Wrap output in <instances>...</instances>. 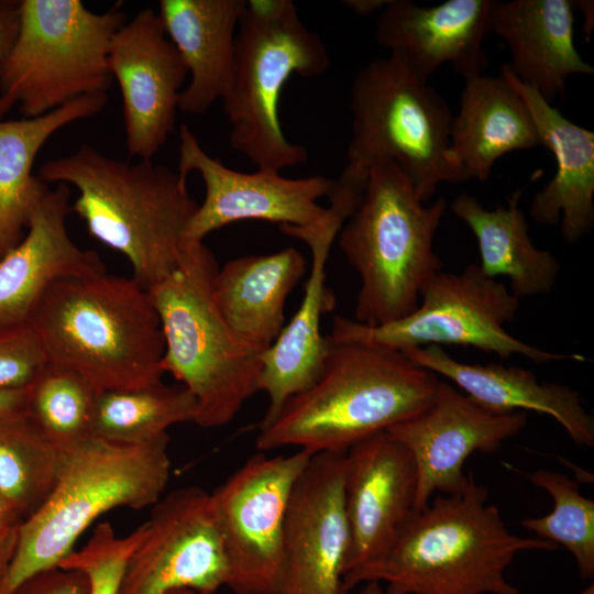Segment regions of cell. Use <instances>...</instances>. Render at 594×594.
Instances as JSON below:
<instances>
[{"label": "cell", "instance_id": "obj_4", "mask_svg": "<svg viewBox=\"0 0 594 594\" xmlns=\"http://www.w3.org/2000/svg\"><path fill=\"white\" fill-rule=\"evenodd\" d=\"M28 323L50 364L98 392L162 381L164 337L147 289L107 272L65 277L43 295Z\"/></svg>", "mask_w": 594, "mask_h": 594}, {"label": "cell", "instance_id": "obj_15", "mask_svg": "<svg viewBox=\"0 0 594 594\" xmlns=\"http://www.w3.org/2000/svg\"><path fill=\"white\" fill-rule=\"evenodd\" d=\"M527 413L496 414L439 380L431 403L416 416L387 430L410 452L417 470L414 512L427 507L435 492H462L465 461L474 452L492 453L517 436Z\"/></svg>", "mask_w": 594, "mask_h": 594}, {"label": "cell", "instance_id": "obj_36", "mask_svg": "<svg viewBox=\"0 0 594 594\" xmlns=\"http://www.w3.org/2000/svg\"><path fill=\"white\" fill-rule=\"evenodd\" d=\"M9 594H90V582L78 569L54 565L25 578Z\"/></svg>", "mask_w": 594, "mask_h": 594}, {"label": "cell", "instance_id": "obj_43", "mask_svg": "<svg viewBox=\"0 0 594 594\" xmlns=\"http://www.w3.org/2000/svg\"><path fill=\"white\" fill-rule=\"evenodd\" d=\"M360 594H387V592L378 582H367Z\"/></svg>", "mask_w": 594, "mask_h": 594}, {"label": "cell", "instance_id": "obj_37", "mask_svg": "<svg viewBox=\"0 0 594 594\" xmlns=\"http://www.w3.org/2000/svg\"><path fill=\"white\" fill-rule=\"evenodd\" d=\"M21 20V0H0V66L16 38Z\"/></svg>", "mask_w": 594, "mask_h": 594}, {"label": "cell", "instance_id": "obj_3", "mask_svg": "<svg viewBox=\"0 0 594 594\" xmlns=\"http://www.w3.org/2000/svg\"><path fill=\"white\" fill-rule=\"evenodd\" d=\"M439 380L402 351L329 343L317 381L260 428L256 447L261 451L297 447L312 454H345L359 442L422 411Z\"/></svg>", "mask_w": 594, "mask_h": 594}, {"label": "cell", "instance_id": "obj_18", "mask_svg": "<svg viewBox=\"0 0 594 594\" xmlns=\"http://www.w3.org/2000/svg\"><path fill=\"white\" fill-rule=\"evenodd\" d=\"M416 491L415 461L387 431L345 453L343 494L350 547L344 575L391 547L414 512Z\"/></svg>", "mask_w": 594, "mask_h": 594}, {"label": "cell", "instance_id": "obj_17", "mask_svg": "<svg viewBox=\"0 0 594 594\" xmlns=\"http://www.w3.org/2000/svg\"><path fill=\"white\" fill-rule=\"evenodd\" d=\"M109 70L123 103L125 145L132 160H153L174 131L188 76L157 11L140 10L114 33Z\"/></svg>", "mask_w": 594, "mask_h": 594}, {"label": "cell", "instance_id": "obj_39", "mask_svg": "<svg viewBox=\"0 0 594 594\" xmlns=\"http://www.w3.org/2000/svg\"><path fill=\"white\" fill-rule=\"evenodd\" d=\"M29 388L0 389V416L28 413Z\"/></svg>", "mask_w": 594, "mask_h": 594}, {"label": "cell", "instance_id": "obj_40", "mask_svg": "<svg viewBox=\"0 0 594 594\" xmlns=\"http://www.w3.org/2000/svg\"><path fill=\"white\" fill-rule=\"evenodd\" d=\"M388 2L389 0H345L342 3L355 14L367 16L375 12H381Z\"/></svg>", "mask_w": 594, "mask_h": 594}, {"label": "cell", "instance_id": "obj_42", "mask_svg": "<svg viewBox=\"0 0 594 594\" xmlns=\"http://www.w3.org/2000/svg\"><path fill=\"white\" fill-rule=\"evenodd\" d=\"M593 1L592 0H579L574 1V7L581 10V13L584 18V34L586 37V42L591 40V33L593 31L594 25V11H593Z\"/></svg>", "mask_w": 594, "mask_h": 594}, {"label": "cell", "instance_id": "obj_34", "mask_svg": "<svg viewBox=\"0 0 594 594\" xmlns=\"http://www.w3.org/2000/svg\"><path fill=\"white\" fill-rule=\"evenodd\" d=\"M144 530L143 524L132 534L118 537L109 522H101L86 546L69 553L58 565L82 571L89 579L90 594H118L125 563Z\"/></svg>", "mask_w": 594, "mask_h": 594}, {"label": "cell", "instance_id": "obj_14", "mask_svg": "<svg viewBox=\"0 0 594 594\" xmlns=\"http://www.w3.org/2000/svg\"><path fill=\"white\" fill-rule=\"evenodd\" d=\"M178 175L196 172L205 198L193 216L185 241H204L215 230L241 220H263L278 226L319 227L327 208L318 200L329 195L333 179L321 175L288 178L280 172L257 168L243 173L210 156L190 128L179 129Z\"/></svg>", "mask_w": 594, "mask_h": 594}, {"label": "cell", "instance_id": "obj_22", "mask_svg": "<svg viewBox=\"0 0 594 594\" xmlns=\"http://www.w3.org/2000/svg\"><path fill=\"white\" fill-rule=\"evenodd\" d=\"M282 232L308 245L311 268L299 308L262 358L258 391L267 395L268 405L260 428L270 425L288 399L319 377L329 350L320 322L336 307V297L326 285V263L337 237L292 226L283 227Z\"/></svg>", "mask_w": 594, "mask_h": 594}, {"label": "cell", "instance_id": "obj_33", "mask_svg": "<svg viewBox=\"0 0 594 594\" xmlns=\"http://www.w3.org/2000/svg\"><path fill=\"white\" fill-rule=\"evenodd\" d=\"M549 493L552 512L541 517H526L520 525L539 539L563 546L574 558L582 580L594 576V502L580 492L579 481L568 475L536 470L525 474Z\"/></svg>", "mask_w": 594, "mask_h": 594}, {"label": "cell", "instance_id": "obj_19", "mask_svg": "<svg viewBox=\"0 0 594 594\" xmlns=\"http://www.w3.org/2000/svg\"><path fill=\"white\" fill-rule=\"evenodd\" d=\"M70 198L68 185L44 184L23 238L0 257V328L28 322L55 282L106 272L102 258L69 235Z\"/></svg>", "mask_w": 594, "mask_h": 594}, {"label": "cell", "instance_id": "obj_2", "mask_svg": "<svg viewBox=\"0 0 594 594\" xmlns=\"http://www.w3.org/2000/svg\"><path fill=\"white\" fill-rule=\"evenodd\" d=\"M36 176L77 189L72 212L94 239L125 256L132 278L145 289L178 266L198 208L178 173L153 160L114 158L81 144L44 162Z\"/></svg>", "mask_w": 594, "mask_h": 594}, {"label": "cell", "instance_id": "obj_29", "mask_svg": "<svg viewBox=\"0 0 594 594\" xmlns=\"http://www.w3.org/2000/svg\"><path fill=\"white\" fill-rule=\"evenodd\" d=\"M108 99L106 94L84 96L41 117L0 120V257L23 238L45 184L32 174L40 150L64 127L100 113Z\"/></svg>", "mask_w": 594, "mask_h": 594}, {"label": "cell", "instance_id": "obj_6", "mask_svg": "<svg viewBox=\"0 0 594 594\" xmlns=\"http://www.w3.org/2000/svg\"><path fill=\"white\" fill-rule=\"evenodd\" d=\"M350 109L346 164L328 196L358 202L381 158L403 168L424 202L442 183L469 182L446 157L453 118L447 101L398 55L360 69L351 85Z\"/></svg>", "mask_w": 594, "mask_h": 594}, {"label": "cell", "instance_id": "obj_10", "mask_svg": "<svg viewBox=\"0 0 594 594\" xmlns=\"http://www.w3.org/2000/svg\"><path fill=\"white\" fill-rule=\"evenodd\" d=\"M127 15L79 0H21L20 28L0 66V120L19 105L24 118L52 112L112 85L109 51Z\"/></svg>", "mask_w": 594, "mask_h": 594}, {"label": "cell", "instance_id": "obj_35", "mask_svg": "<svg viewBox=\"0 0 594 594\" xmlns=\"http://www.w3.org/2000/svg\"><path fill=\"white\" fill-rule=\"evenodd\" d=\"M47 364L28 322L0 328V389L29 388Z\"/></svg>", "mask_w": 594, "mask_h": 594}, {"label": "cell", "instance_id": "obj_21", "mask_svg": "<svg viewBox=\"0 0 594 594\" xmlns=\"http://www.w3.org/2000/svg\"><path fill=\"white\" fill-rule=\"evenodd\" d=\"M499 69L525 101L540 145L552 152L557 165L553 178L534 195L529 215L542 226H559L564 242L575 244L594 226V133L520 82L507 64Z\"/></svg>", "mask_w": 594, "mask_h": 594}, {"label": "cell", "instance_id": "obj_30", "mask_svg": "<svg viewBox=\"0 0 594 594\" xmlns=\"http://www.w3.org/2000/svg\"><path fill=\"white\" fill-rule=\"evenodd\" d=\"M196 402L183 385L162 381L134 389L98 392L91 433L103 440L138 444L152 441L177 424L194 422Z\"/></svg>", "mask_w": 594, "mask_h": 594}, {"label": "cell", "instance_id": "obj_5", "mask_svg": "<svg viewBox=\"0 0 594 594\" xmlns=\"http://www.w3.org/2000/svg\"><path fill=\"white\" fill-rule=\"evenodd\" d=\"M446 210L444 198L425 205L395 161L374 163L356 208L337 235L361 278L355 321L380 326L418 306L422 288L443 267L433 239Z\"/></svg>", "mask_w": 594, "mask_h": 594}, {"label": "cell", "instance_id": "obj_32", "mask_svg": "<svg viewBox=\"0 0 594 594\" xmlns=\"http://www.w3.org/2000/svg\"><path fill=\"white\" fill-rule=\"evenodd\" d=\"M97 394L76 372L48 363L29 387L28 415L64 457L92 437Z\"/></svg>", "mask_w": 594, "mask_h": 594}, {"label": "cell", "instance_id": "obj_12", "mask_svg": "<svg viewBox=\"0 0 594 594\" xmlns=\"http://www.w3.org/2000/svg\"><path fill=\"white\" fill-rule=\"evenodd\" d=\"M311 455L254 454L211 493L234 593L277 594L287 507Z\"/></svg>", "mask_w": 594, "mask_h": 594}, {"label": "cell", "instance_id": "obj_45", "mask_svg": "<svg viewBox=\"0 0 594 594\" xmlns=\"http://www.w3.org/2000/svg\"><path fill=\"white\" fill-rule=\"evenodd\" d=\"M575 594H594V584H593V582L587 587H585L583 591H581L579 593H575Z\"/></svg>", "mask_w": 594, "mask_h": 594}, {"label": "cell", "instance_id": "obj_38", "mask_svg": "<svg viewBox=\"0 0 594 594\" xmlns=\"http://www.w3.org/2000/svg\"><path fill=\"white\" fill-rule=\"evenodd\" d=\"M20 525L7 529H0V584L14 558L19 541Z\"/></svg>", "mask_w": 594, "mask_h": 594}, {"label": "cell", "instance_id": "obj_26", "mask_svg": "<svg viewBox=\"0 0 594 594\" xmlns=\"http://www.w3.org/2000/svg\"><path fill=\"white\" fill-rule=\"evenodd\" d=\"M538 145L536 125L525 101L501 75L465 79L446 154L453 168L469 180L485 182L498 158Z\"/></svg>", "mask_w": 594, "mask_h": 594}, {"label": "cell", "instance_id": "obj_25", "mask_svg": "<svg viewBox=\"0 0 594 594\" xmlns=\"http://www.w3.org/2000/svg\"><path fill=\"white\" fill-rule=\"evenodd\" d=\"M246 0H161L157 13L189 75L178 110L200 114L229 88Z\"/></svg>", "mask_w": 594, "mask_h": 594}, {"label": "cell", "instance_id": "obj_8", "mask_svg": "<svg viewBox=\"0 0 594 594\" xmlns=\"http://www.w3.org/2000/svg\"><path fill=\"white\" fill-rule=\"evenodd\" d=\"M167 447V435L138 444L91 437L64 455L48 496L20 525L16 551L0 594H9L40 570L58 565L101 514L155 504L169 477Z\"/></svg>", "mask_w": 594, "mask_h": 594}, {"label": "cell", "instance_id": "obj_7", "mask_svg": "<svg viewBox=\"0 0 594 594\" xmlns=\"http://www.w3.org/2000/svg\"><path fill=\"white\" fill-rule=\"evenodd\" d=\"M202 241H185L178 266L148 290L164 337L162 369L196 402L195 424L221 427L258 391L265 351L228 326L212 294L218 271Z\"/></svg>", "mask_w": 594, "mask_h": 594}, {"label": "cell", "instance_id": "obj_11", "mask_svg": "<svg viewBox=\"0 0 594 594\" xmlns=\"http://www.w3.org/2000/svg\"><path fill=\"white\" fill-rule=\"evenodd\" d=\"M519 309V299L477 264L460 273L443 270L425 285L418 306L395 321L366 326L334 316L329 343H363L397 351L440 344L472 346L502 359L521 355L536 364L584 361L578 354H562L528 344L507 332Z\"/></svg>", "mask_w": 594, "mask_h": 594}, {"label": "cell", "instance_id": "obj_44", "mask_svg": "<svg viewBox=\"0 0 594 594\" xmlns=\"http://www.w3.org/2000/svg\"><path fill=\"white\" fill-rule=\"evenodd\" d=\"M167 594H216V593L196 591V590H191V588H178V590H173V591L168 592Z\"/></svg>", "mask_w": 594, "mask_h": 594}, {"label": "cell", "instance_id": "obj_27", "mask_svg": "<svg viewBox=\"0 0 594 594\" xmlns=\"http://www.w3.org/2000/svg\"><path fill=\"white\" fill-rule=\"evenodd\" d=\"M305 271L295 248L232 258L215 275L213 298L234 334L266 351L285 326L286 299Z\"/></svg>", "mask_w": 594, "mask_h": 594}, {"label": "cell", "instance_id": "obj_16", "mask_svg": "<svg viewBox=\"0 0 594 594\" xmlns=\"http://www.w3.org/2000/svg\"><path fill=\"white\" fill-rule=\"evenodd\" d=\"M344 455L312 454L289 498L277 594H346L350 547L344 509Z\"/></svg>", "mask_w": 594, "mask_h": 594}, {"label": "cell", "instance_id": "obj_23", "mask_svg": "<svg viewBox=\"0 0 594 594\" xmlns=\"http://www.w3.org/2000/svg\"><path fill=\"white\" fill-rule=\"evenodd\" d=\"M574 0H494L490 31L508 46L513 75L547 102L564 98L571 75H593L574 44Z\"/></svg>", "mask_w": 594, "mask_h": 594}, {"label": "cell", "instance_id": "obj_41", "mask_svg": "<svg viewBox=\"0 0 594 594\" xmlns=\"http://www.w3.org/2000/svg\"><path fill=\"white\" fill-rule=\"evenodd\" d=\"M22 521L18 510L0 494V529L19 526Z\"/></svg>", "mask_w": 594, "mask_h": 594}, {"label": "cell", "instance_id": "obj_1", "mask_svg": "<svg viewBox=\"0 0 594 594\" xmlns=\"http://www.w3.org/2000/svg\"><path fill=\"white\" fill-rule=\"evenodd\" d=\"M487 498L470 473L462 492L413 512L384 553L345 573V593L385 582L388 594H520L505 576L516 554L558 546L512 534Z\"/></svg>", "mask_w": 594, "mask_h": 594}, {"label": "cell", "instance_id": "obj_20", "mask_svg": "<svg viewBox=\"0 0 594 594\" xmlns=\"http://www.w3.org/2000/svg\"><path fill=\"white\" fill-rule=\"evenodd\" d=\"M494 0H447L421 6L389 0L375 26L376 43L398 55L421 79L450 64L464 79L484 74V41Z\"/></svg>", "mask_w": 594, "mask_h": 594}, {"label": "cell", "instance_id": "obj_28", "mask_svg": "<svg viewBox=\"0 0 594 594\" xmlns=\"http://www.w3.org/2000/svg\"><path fill=\"white\" fill-rule=\"evenodd\" d=\"M522 190L516 189L506 206L488 210L472 195L457 196L451 212L474 234L484 275L507 277L509 292L517 299L549 294L560 273L559 260L548 250L537 248L519 202Z\"/></svg>", "mask_w": 594, "mask_h": 594}, {"label": "cell", "instance_id": "obj_13", "mask_svg": "<svg viewBox=\"0 0 594 594\" xmlns=\"http://www.w3.org/2000/svg\"><path fill=\"white\" fill-rule=\"evenodd\" d=\"M144 525L118 594H167L178 588L217 593L228 584L211 493L197 486L177 488L155 503Z\"/></svg>", "mask_w": 594, "mask_h": 594}, {"label": "cell", "instance_id": "obj_24", "mask_svg": "<svg viewBox=\"0 0 594 594\" xmlns=\"http://www.w3.org/2000/svg\"><path fill=\"white\" fill-rule=\"evenodd\" d=\"M403 352L421 367L454 383L490 411L549 415L578 447H594V418L582 404L580 393L570 386L540 382L532 371L518 366L463 363L439 345Z\"/></svg>", "mask_w": 594, "mask_h": 594}, {"label": "cell", "instance_id": "obj_31", "mask_svg": "<svg viewBox=\"0 0 594 594\" xmlns=\"http://www.w3.org/2000/svg\"><path fill=\"white\" fill-rule=\"evenodd\" d=\"M62 460L28 413L0 416V494L23 519L48 496Z\"/></svg>", "mask_w": 594, "mask_h": 594}, {"label": "cell", "instance_id": "obj_9", "mask_svg": "<svg viewBox=\"0 0 594 594\" xmlns=\"http://www.w3.org/2000/svg\"><path fill=\"white\" fill-rule=\"evenodd\" d=\"M331 58L321 36L290 0H249L239 21L230 85L222 98L229 143L257 168L280 172L308 152L283 132L279 101L287 80L326 73Z\"/></svg>", "mask_w": 594, "mask_h": 594}]
</instances>
